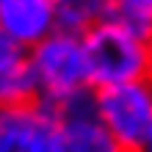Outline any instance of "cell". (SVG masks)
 <instances>
[{
    "mask_svg": "<svg viewBox=\"0 0 152 152\" xmlns=\"http://www.w3.org/2000/svg\"><path fill=\"white\" fill-rule=\"evenodd\" d=\"M25 61H28V50L20 47V44L0 28V72H8V69L20 66Z\"/></svg>",
    "mask_w": 152,
    "mask_h": 152,
    "instance_id": "cell-9",
    "label": "cell"
},
{
    "mask_svg": "<svg viewBox=\"0 0 152 152\" xmlns=\"http://www.w3.org/2000/svg\"><path fill=\"white\" fill-rule=\"evenodd\" d=\"M105 11H108V0H56L58 31L80 39L105 20Z\"/></svg>",
    "mask_w": 152,
    "mask_h": 152,
    "instance_id": "cell-6",
    "label": "cell"
},
{
    "mask_svg": "<svg viewBox=\"0 0 152 152\" xmlns=\"http://www.w3.org/2000/svg\"><path fill=\"white\" fill-rule=\"evenodd\" d=\"M141 152H152V133H149V138H147V144L141 147Z\"/></svg>",
    "mask_w": 152,
    "mask_h": 152,
    "instance_id": "cell-10",
    "label": "cell"
},
{
    "mask_svg": "<svg viewBox=\"0 0 152 152\" xmlns=\"http://www.w3.org/2000/svg\"><path fill=\"white\" fill-rule=\"evenodd\" d=\"M0 28L20 47L33 50L58 31L56 0H0Z\"/></svg>",
    "mask_w": 152,
    "mask_h": 152,
    "instance_id": "cell-5",
    "label": "cell"
},
{
    "mask_svg": "<svg viewBox=\"0 0 152 152\" xmlns=\"http://www.w3.org/2000/svg\"><path fill=\"white\" fill-rule=\"evenodd\" d=\"M0 152H69L66 136L42 100L0 108Z\"/></svg>",
    "mask_w": 152,
    "mask_h": 152,
    "instance_id": "cell-4",
    "label": "cell"
},
{
    "mask_svg": "<svg viewBox=\"0 0 152 152\" xmlns=\"http://www.w3.org/2000/svg\"><path fill=\"white\" fill-rule=\"evenodd\" d=\"M149 80H152V44H149Z\"/></svg>",
    "mask_w": 152,
    "mask_h": 152,
    "instance_id": "cell-11",
    "label": "cell"
},
{
    "mask_svg": "<svg viewBox=\"0 0 152 152\" xmlns=\"http://www.w3.org/2000/svg\"><path fill=\"white\" fill-rule=\"evenodd\" d=\"M105 20L116 22L138 42L152 44V0H108Z\"/></svg>",
    "mask_w": 152,
    "mask_h": 152,
    "instance_id": "cell-7",
    "label": "cell"
},
{
    "mask_svg": "<svg viewBox=\"0 0 152 152\" xmlns=\"http://www.w3.org/2000/svg\"><path fill=\"white\" fill-rule=\"evenodd\" d=\"M28 64L39 80L42 100H58L91 88L88 58L80 36L56 31L42 44L28 50Z\"/></svg>",
    "mask_w": 152,
    "mask_h": 152,
    "instance_id": "cell-2",
    "label": "cell"
},
{
    "mask_svg": "<svg viewBox=\"0 0 152 152\" xmlns=\"http://www.w3.org/2000/svg\"><path fill=\"white\" fill-rule=\"evenodd\" d=\"M97 94V116L124 152H141L152 133V80H136Z\"/></svg>",
    "mask_w": 152,
    "mask_h": 152,
    "instance_id": "cell-3",
    "label": "cell"
},
{
    "mask_svg": "<svg viewBox=\"0 0 152 152\" xmlns=\"http://www.w3.org/2000/svg\"><path fill=\"white\" fill-rule=\"evenodd\" d=\"M39 100L42 88L28 61L8 72H0V108H20V105H33Z\"/></svg>",
    "mask_w": 152,
    "mask_h": 152,
    "instance_id": "cell-8",
    "label": "cell"
},
{
    "mask_svg": "<svg viewBox=\"0 0 152 152\" xmlns=\"http://www.w3.org/2000/svg\"><path fill=\"white\" fill-rule=\"evenodd\" d=\"M83 47L94 91L122 83H136V80H149V44L138 42L111 20L94 25L83 36Z\"/></svg>",
    "mask_w": 152,
    "mask_h": 152,
    "instance_id": "cell-1",
    "label": "cell"
}]
</instances>
